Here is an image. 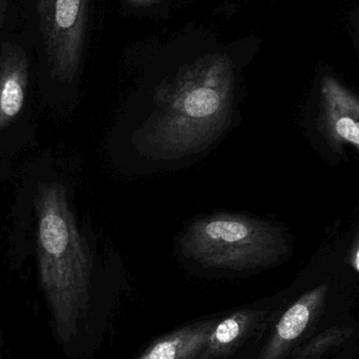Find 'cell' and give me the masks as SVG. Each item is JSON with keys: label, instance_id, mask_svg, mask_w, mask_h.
<instances>
[{"label": "cell", "instance_id": "cell-1", "mask_svg": "<svg viewBox=\"0 0 359 359\" xmlns=\"http://www.w3.org/2000/svg\"><path fill=\"white\" fill-rule=\"evenodd\" d=\"M233 63L209 54L180 67L154 90V109L136 133L139 149L162 161L200 153L228 128L233 114Z\"/></svg>", "mask_w": 359, "mask_h": 359}, {"label": "cell", "instance_id": "cell-2", "mask_svg": "<svg viewBox=\"0 0 359 359\" xmlns=\"http://www.w3.org/2000/svg\"><path fill=\"white\" fill-rule=\"evenodd\" d=\"M42 288L63 341L77 337L90 305L93 262L61 184L43 183L36 196Z\"/></svg>", "mask_w": 359, "mask_h": 359}, {"label": "cell", "instance_id": "cell-3", "mask_svg": "<svg viewBox=\"0 0 359 359\" xmlns=\"http://www.w3.org/2000/svg\"><path fill=\"white\" fill-rule=\"evenodd\" d=\"M182 255L206 269L251 271L278 263L288 251L280 228L240 213L219 212L190 223L180 238Z\"/></svg>", "mask_w": 359, "mask_h": 359}, {"label": "cell", "instance_id": "cell-4", "mask_svg": "<svg viewBox=\"0 0 359 359\" xmlns=\"http://www.w3.org/2000/svg\"><path fill=\"white\" fill-rule=\"evenodd\" d=\"M350 324H358L351 310L337 307L330 284L320 283L284 304L269 328L257 359H289L320 333Z\"/></svg>", "mask_w": 359, "mask_h": 359}, {"label": "cell", "instance_id": "cell-5", "mask_svg": "<svg viewBox=\"0 0 359 359\" xmlns=\"http://www.w3.org/2000/svg\"><path fill=\"white\" fill-rule=\"evenodd\" d=\"M88 0H37L42 46L53 76L75 79L81 65L88 27Z\"/></svg>", "mask_w": 359, "mask_h": 359}, {"label": "cell", "instance_id": "cell-6", "mask_svg": "<svg viewBox=\"0 0 359 359\" xmlns=\"http://www.w3.org/2000/svg\"><path fill=\"white\" fill-rule=\"evenodd\" d=\"M285 302L253 304L219 318L198 359H227L271 327Z\"/></svg>", "mask_w": 359, "mask_h": 359}, {"label": "cell", "instance_id": "cell-7", "mask_svg": "<svg viewBox=\"0 0 359 359\" xmlns=\"http://www.w3.org/2000/svg\"><path fill=\"white\" fill-rule=\"evenodd\" d=\"M323 128L329 140L349 143L359 151V98L332 76L322 80Z\"/></svg>", "mask_w": 359, "mask_h": 359}, {"label": "cell", "instance_id": "cell-8", "mask_svg": "<svg viewBox=\"0 0 359 359\" xmlns=\"http://www.w3.org/2000/svg\"><path fill=\"white\" fill-rule=\"evenodd\" d=\"M29 84V60L25 50L13 42L0 48V130L20 114Z\"/></svg>", "mask_w": 359, "mask_h": 359}, {"label": "cell", "instance_id": "cell-9", "mask_svg": "<svg viewBox=\"0 0 359 359\" xmlns=\"http://www.w3.org/2000/svg\"><path fill=\"white\" fill-rule=\"evenodd\" d=\"M219 318H205L175 329L156 339L133 359H198Z\"/></svg>", "mask_w": 359, "mask_h": 359}, {"label": "cell", "instance_id": "cell-10", "mask_svg": "<svg viewBox=\"0 0 359 359\" xmlns=\"http://www.w3.org/2000/svg\"><path fill=\"white\" fill-rule=\"evenodd\" d=\"M359 325L333 327L310 339L297 350L289 359H326L343 349L358 335Z\"/></svg>", "mask_w": 359, "mask_h": 359}, {"label": "cell", "instance_id": "cell-11", "mask_svg": "<svg viewBox=\"0 0 359 359\" xmlns=\"http://www.w3.org/2000/svg\"><path fill=\"white\" fill-rule=\"evenodd\" d=\"M349 262L354 271L359 276V230L350 249Z\"/></svg>", "mask_w": 359, "mask_h": 359}, {"label": "cell", "instance_id": "cell-12", "mask_svg": "<svg viewBox=\"0 0 359 359\" xmlns=\"http://www.w3.org/2000/svg\"><path fill=\"white\" fill-rule=\"evenodd\" d=\"M8 0H0V29L6 22V13H8Z\"/></svg>", "mask_w": 359, "mask_h": 359}, {"label": "cell", "instance_id": "cell-13", "mask_svg": "<svg viewBox=\"0 0 359 359\" xmlns=\"http://www.w3.org/2000/svg\"><path fill=\"white\" fill-rule=\"evenodd\" d=\"M128 1L130 6L141 8V6H151V4H157V2L161 1V0H128Z\"/></svg>", "mask_w": 359, "mask_h": 359}, {"label": "cell", "instance_id": "cell-14", "mask_svg": "<svg viewBox=\"0 0 359 359\" xmlns=\"http://www.w3.org/2000/svg\"><path fill=\"white\" fill-rule=\"evenodd\" d=\"M339 359H351V356H346V358H341Z\"/></svg>", "mask_w": 359, "mask_h": 359}]
</instances>
